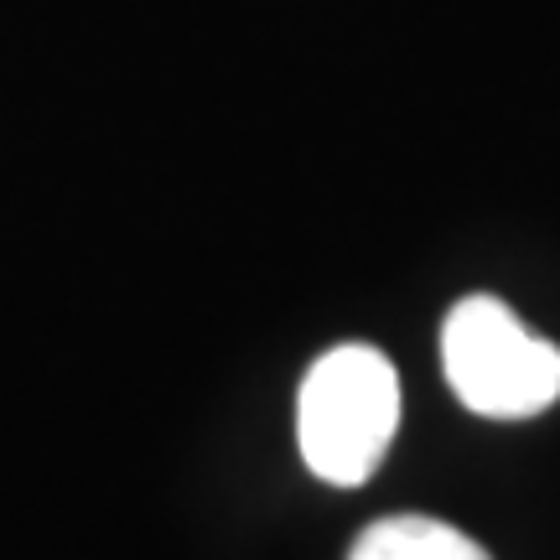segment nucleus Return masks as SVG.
Returning <instances> with one entry per match:
<instances>
[{"instance_id":"obj_1","label":"nucleus","mask_w":560,"mask_h":560,"mask_svg":"<svg viewBox=\"0 0 560 560\" xmlns=\"http://www.w3.org/2000/svg\"><path fill=\"white\" fill-rule=\"evenodd\" d=\"M400 425L395 363L369 342H342L322 353L296 395L301 462L332 488H359L380 472Z\"/></svg>"},{"instance_id":"obj_2","label":"nucleus","mask_w":560,"mask_h":560,"mask_svg":"<svg viewBox=\"0 0 560 560\" xmlns=\"http://www.w3.org/2000/svg\"><path fill=\"white\" fill-rule=\"evenodd\" d=\"M441 369L472 416L529 420L560 400V348L524 332L499 296H467L441 322Z\"/></svg>"},{"instance_id":"obj_3","label":"nucleus","mask_w":560,"mask_h":560,"mask_svg":"<svg viewBox=\"0 0 560 560\" xmlns=\"http://www.w3.org/2000/svg\"><path fill=\"white\" fill-rule=\"evenodd\" d=\"M348 560H493L472 535L452 524L425 520V514H395V520L369 524Z\"/></svg>"}]
</instances>
